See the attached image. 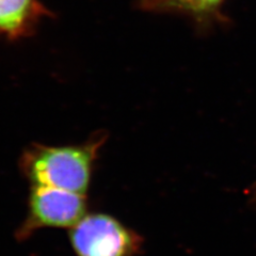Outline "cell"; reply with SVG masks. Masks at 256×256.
<instances>
[{
	"instance_id": "obj_1",
	"label": "cell",
	"mask_w": 256,
	"mask_h": 256,
	"mask_svg": "<svg viewBox=\"0 0 256 256\" xmlns=\"http://www.w3.org/2000/svg\"><path fill=\"white\" fill-rule=\"evenodd\" d=\"M95 146L42 148L30 156L26 171L32 186H45L86 194Z\"/></svg>"
},
{
	"instance_id": "obj_2",
	"label": "cell",
	"mask_w": 256,
	"mask_h": 256,
	"mask_svg": "<svg viewBox=\"0 0 256 256\" xmlns=\"http://www.w3.org/2000/svg\"><path fill=\"white\" fill-rule=\"evenodd\" d=\"M70 239L77 256H132L139 246L136 234L105 214H86Z\"/></svg>"
},
{
	"instance_id": "obj_3",
	"label": "cell",
	"mask_w": 256,
	"mask_h": 256,
	"mask_svg": "<svg viewBox=\"0 0 256 256\" xmlns=\"http://www.w3.org/2000/svg\"><path fill=\"white\" fill-rule=\"evenodd\" d=\"M84 194L68 190L32 186L27 219L18 232L26 238L41 228H73L86 216Z\"/></svg>"
},
{
	"instance_id": "obj_4",
	"label": "cell",
	"mask_w": 256,
	"mask_h": 256,
	"mask_svg": "<svg viewBox=\"0 0 256 256\" xmlns=\"http://www.w3.org/2000/svg\"><path fill=\"white\" fill-rule=\"evenodd\" d=\"M32 0H0V31H15L25 24Z\"/></svg>"
},
{
	"instance_id": "obj_5",
	"label": "cell",
	"mask_w": 256,
	"mask_h": 256,
	"mask_svg": "<svg viewBox=\"0 0 256 256\" xmlns=\"http://www.w3.org/2000/svg\"><path fill=\"white\" fill-rule=\"evenodd\" d=\"M222 0H141V6L146 10L176 9L188 12H205L214 9Z\"/></svg>"
}]
</instances>
